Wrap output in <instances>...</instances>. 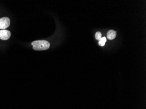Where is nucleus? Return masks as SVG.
Wrapping results in <instances>:
<instances>
[{"instance_id": "nucleus-1", "label": "nucleus", "mask_w": 146, "mask_h": 109, "mask_svg": "<svg viewBox=\"0 0 146 109\" xmlns=\"http://www.w3.org/2000/svg\"><path fill=\"white\" fill-rule=\"evenodd\" d=\"M33 49L36 51L46 50L49 49L50 43L46 40H37L31 43Z\"/></svg>"}, {"instance_id": "nucleus-2", "label": "nucleus", "mask_w": 146, "mask_h": 109, "mask_svg": "<svg viewBox=\"0 0 146 109\" xmlns=\"http://www.w3.org/2000/svg\"><path fill=\"white\" fill-rule=\"evenodd\" d=\"M10 25V20L8 17L0 18V29H5Z\"/></svg>"}, {"instance_id": "nucleus-3", "label": "nucleus", "mask_w": 146, "mask_h": 109, "mask_svg": "<svg viewBox=\"0 0 146 109\" xmlns=\"http://www.w3.org/2000/svg\"><path fill=\"white\" fill-rule=\"evenodd\" d=\"M11 36V32L9 30L3 29L0 30V39L3 40H7Z\"/></svg>"}, {"instance_id": "nucleus-4", "label": "nucleus", "mask_w": 146, "mask_h": 109, "mask_svg": "<svg viewBox=\"0 0 146 109\" xmlns=\"http://www.w3.org/2000/svg\"><path fill=\"white\" fill-rule=\"evenodd\" d=\"M116 36V32L114 30H110L107 33V37L109 40H113Z\"/></svg>"}, {"instance_id": "nucleus-5", "label": "nucleus", "mask_w": 146, "mask_h": 109, "mask_svg": "<svg viewBox=\"0 0 146 109\" xmlns=\"http://www.w3.org/2000/svg\"><path fill=\"white\" fill-rule=\"evenodd\" d=\"M102 34L100 32H97L96 33V35H95V37H96V40H98V41H100L102 38Z\"/></svg>"}, {"instance_id": "nucleus-6", "label": "nucleus", "mask_w": 146, "mask_h": 109, "mask_svg": "<svg viewBox=\"0 0 146 109\" xmlns=\"http://www.w3.org/2000/svg\"><path fill=\"white\" fill-rule=\"evenodd\" d=\"M98 45L100 46H105V42L100 40L99 41V42H98Z\"/></svg>"}, {"instance_id": "nucleus-7", "label": "nucleus", "mask_w": 146, "mask_h": 109, "mask_svg": "<svg viewBox=\"0 0 146 109\" xmlns=\"http://www.w3.org/2000/svg\"><path fill=\"white\" fill-rule=\"evenodd\" d=\"M101 40H102V41L104 42H105L106 43V38L105 37H104L102 38L101 39Z\"/></svg>"}]
</instances>
